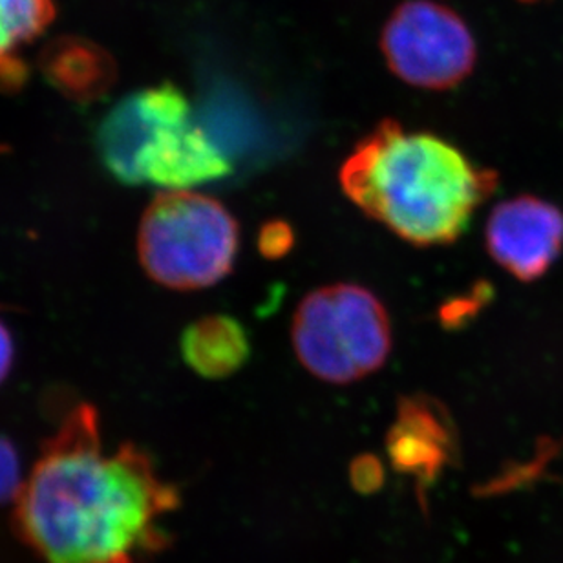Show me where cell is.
<instances>
[{
  "label": "cell",
  "instance_id": "obj_1",
  "mask_svg": "<svg viewBox=\"0 0 563 563\" xmlns=\"http://www.w3.org/2000/svg\"><path fill=\"white\" fill-rule=\"evenodd\" d=\"M15 529L46 563H146L167 548L178 488L125 443L104 452L98 413L71 410L16 496Z\"/></svg>",
  "mask_w": 563,
  "mask_h": 563
},
{
  "label": "cell",
  "instance_id": "obj_2",
  "mask_svg": "<svg viewBox=\"0 0 563 563\" xmlns=\"http://www.w3.org/2000/svg\"><path fill=\"white\" fill-rule=\"evenodd\" d=\"M344 195L375 222L419 247L449 245L498 187L457 146L386 120L341 167Z\"/></svg>",
  "mask_w": 563,
  "mask_h": 563
},
{
  "label": "cell",
  "instance_id": "obj_3",
  "mask_svg": "<svg viewBox=\"0 0 563 563\" xmlns=\"http://www.w3.org/2000/svg\"><path fill=\"white\" fill-rule=\"evenodd\" d=\"M96 148L110 176L126 185L185 190L231 174V162L170 82L121 99L99 125Z\"/></svg>",
  "mask_w": 563,
  "mask_h": 563
},
{
  "label": "cell",
  "instance_id": "obj_4",
  "mask_svg": "<svg viewBox=\"0 0 563 563\" xmlns=\"http://www.w3.org/2000/svg\"><path fill=\"white\" fill-rule=\"evenodd\" d=\"M239 242V222L220 201L190 189L163 190L141 218L137 255L152 280L192 291L233 272Z\"/></svg>",
  "mask_w": 563,
  "mask_h": 563
},
{
  "label": "cell",
  "instance_id": "obj_5",
  "mask_svg": "<svg viewBox=\"0 0 563 563\" xmlns=\"http://www.w3.org/2000/svg\"><path fill=\"white\" fill-rule=\"evenodd\" d=\"M292 346L303 368L331 385H350L383 368L391 322L374 292L333 284L309 292L292 317Z\"/></svg>",
  "mask_w": 563,
  "mask_h": 563
},
{
  "label": "cell",
  "instance_id": "obj_6",
  "mask_svg": "<svg viewBox=\"0 0 563 563\" xmlns=\"http://www.w3.org/2000/svg\"><path fill=\"white\" fill-rule=\"evenodd\" d=\"M380 49L399 79L422 90L457 87L476 65V43L465 21L433 0L397 5L380 35Z\"/></svg>",
  "mask_w": 563,
  "mask_h": 563
},
{
  "label": "cell",
  "instance_id": "obj_7",
  "mask_svg": "<svg viewBox=\"0 0 563 563\" xmlns=\"http://www.w3.org/2000/svg\"><path fill=\"white\" fill-rule=\"evenodd\" d=\"M488 255L521 282L548 275L563 253V211L538 196L523 195L494 207L485 229Z\"/></svg>",
  "mask_w": 563,
  "mask_h": 563
},
{
  "label": "cell",
  "instance_id": "obj_8",
  "mask_svg": "<svg viewBox=\"0 0 563 563\" xmlns=\"http://www.w3.org/2000/svg\"><path fill=\"white\" fill-rule=\"evenodd\" d=\"M386 452L397 472L412 476L419 490L430 487L460 454L457 430L433 397H402L386 435Z\"/></svg>",
  "mask_w": 563,
  "mask_h": 563
},
{
  "label": "cell",
  "instance_id": "obj_9",
  "mask_svg": "<svg viewBox=\"0 0 563 563\" xmlns=\"http://www.w3.org/2000/svg\"><path fill=\"white\" fill-rule=\"evenodd\" d=\"M41 70L66 98L93 101L115 81V65L107 49L82 37H59L43 49Z\"/></svg>",
  "mask_w": 563,
  "mask_h": 563
},
{
  "label": "cell",
  "instance_id": "obj_10",
  "mask_svg": "<svg viewBox=\"0 0 563 563\" xmlns=\"http://www.w3.org/2000/svg\"><path fill=\"white\" fill-rule=\"evenodd\" d=\"M181 357L201 377L225 379L250 361V336L233 317L209 314L184 331Z\"/></svg>",
  "mask_w": 563,
  "mask_h": 563
},
{
  "label": "cell",
  "instance_id": "obj_11",
  "mask_svg": "<svg viewBox=\"0 0 563 563\" xmlns=\"http://www.w3.org/2000/svg\"><path fill=\"white\" fill-rule=\"evenodd\" d=\"M52 0H0V85L19 87L26 77L22 52L54 21Z\"/></svg>",
  "mask_w": 563,
  "mask_h": 563
},
{
  "label": "cell",
  "instance_id": "obj_12",
  "mask_svg": "<svg viewBox=\"0 0 563 563\" xmlns=\"http://www.w3.org/2000/svg\"><path fill=\"white\" fill-rule=\"evenodd\" d=\"M21 487L19 455L8 439L0 438V504L16 499Z\"/></svg>",
  "mask_w": 563,
  "mask_h": 563
},
{
  "label": "cell",
  "instance_id": "obj_13",
  "mask_svg": "<svg viewBox=\"0 0 563 563\" xmlns=\"http://www.w3.org/2000/svg\"><path fill=\"white\" fill-rule=\"evenodd\" d=\"M350 479L357 493H377L385 485V466L375 455H358L350 466Z\"/></svg>",
  "mask_w": 563,
  "mask_h": 563
},
{
  "label": "cell",
  "instance_id": "obj_14",
  "mask_svg": "<svg viewBox=\"0 0 563 563\" xmlns=\"http://www.w3.org/2000/svg\"><path fill=\"white\" fill-rule=\"evenodd\" d=\"M292 245H295V234H292L289 223L273 220L261 229L258 250L269 261H277V258L286 256Z\"/></svg>",
  "mask_w": 563,
  "mask_h": 563
},
{
  "label": "cell",
  "instance_id": "obj_15",
  "mask_svg": "<svg viewBox=\"0 0 563 563\" xmlns=\"http://www.w3.org/2000/svg\"><path fill=\"white\" fill-rule=\"evenodd\" d=\"M13 364V339L4 322L0 320V383L10 374Z\"/></svg>",
  "mask_w": 563,
  "mask_h": 563
}]
</instances>
